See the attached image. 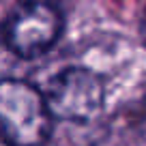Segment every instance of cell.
Masks as SVG:
<instances>
[{
  "label": "cell",
  "mask_w": 146,
  "mask_h": 146,
  "mask_svg": "<svg viewBox=\"0 0 146 146\" xmlns=\"http://www.w3.org/2000/svg\"><path fill=\"white\" fill-rule=\"evenodd\" d=\"M52 129L45 95L22 80L0 82V133L11 146H39Z\"/></svg>",
  "instance_id": "6da1fadb"
},
{
  "label": "cell",
  "mask_w": 146,
  "mask_h": 146,
  "mask_svg": "<svg viewBox=\"0 0 146 146\" xmlns=\"http://www.w3.org/2000/svg\"><path fill=\"white\" fill-rule=\"evenodd\" d=\"M62 30V15L50 2L28 0L9 13L2 26L7 50L22 58H35L56 43Z\"/></svg>",
  "instance_id": "7a4b0ae2"
},
{
  "label": "cell",
  "mask_w": 146,
  "mask_h": 146,
  "mask_svg": "<svg viewBox=\"0 0 146 146\" xmlns=\"http://www.w3.org/2000/svg\"><path fill=\"white\" fill-rule=\"evenodd\" d=\"M45 101L52 116L71 123H88L103 108V86L92 71L80 67L62 69L47 82Z\"/></svg>",
  "instance_id": "3957f363"
},
{
  "label": "cell",
  "mask_w": 146,
  "mask_h": 146,
  "mask_svg": "<svg viewBox=\"0 0 146 146\" xmlns=\"http://www.w3.org/2000/svg\"><path fill=\"white\" fill-rule=\"evenodd\" d=\"M0 146H11V144H9V140H7L2 133H0Z\"/></svg>",
  "instance_id": "277c9868"
},
{
  "label": "cell",
  "mask_w": 146,
  "mask_h": 146,
  "mask_svg": "<svg viewBox=\"0 0 146 146\" xmlns=\"http://www.w3.org/2000/svg\"><path fill=\"white\" fill-rule=\"evenodd\" d=\"M144 36H146V22H144Z\"/></svg>",
  "instance_id": "5b68a950"
}]
</instances>
